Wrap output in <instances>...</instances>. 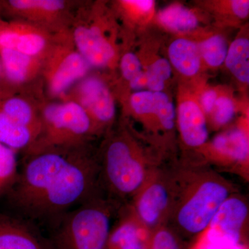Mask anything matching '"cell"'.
Returning <instances> with one entry per match:
<instances>
[{
  "mask_svg": "<svg viewBox=\"0 0 249 249\" xmlns=\"http://www.w3.org/2000/svg\"><path fill=\"white\" fill-rule=\"evenodd\" d=\"M74 39L80 55L89 65L104 67L114 57V49L96 28H77Z\"/></svg>",
  "mask_w": 249,
  "mask_h": 249,
  "instance_id": "cell-10",
  "label": "cell"
},
{
  "mask_svg": "<svg viewBox=\"0 0 249 249\" xmlns=\"http://www.w3.org/2000/svg\"><path fill=\"white\" fill-rule=\"evenodd\" d=\"M19 34L14 32L1 33L0 34V48L16 49Z\"/></svg>",
  "mask_w": 249,
  "mask_h": 249,
  "instance_id": "cell-32",
  "label": "cell"
},
{
  "mask_svg": "<svg viewBox=\"0 0 249 249\" xmlns=\"http://www.w3.org/2000/svg\"><path fill=\"white\" fill-rule=\"evenodd\" d=\"M217 99V95L215 91L213 89L207 90L203 93L201 96V106L203 109L206 113H210L213 109L216 101Z\"/></svg>",
  "mask_w": 249,
  "mask_h": 249,
  "instance_id": "cell-31",
  "label": "cell"
},
{
  "mask_svg": "<svg viewBox=\"0 0 249 249\" xmlns=\"http://www.w3.org/2000/svg\"><path fill=\"white\" fill-rule=\"evenodd\" d=\"M214 107L216 110L214 119L219 125L227 124L235 115V105L231 98L226 96L217 98Z\"/></svg>",
  "mask_w": 249,
  "mask_h": 249,
  "instance_id": "cell-28",
  "label": "cell"
},
{
  "mask_svg": "<svg viewBox=\"0 0 249 249\" xmlns=\"http://www.w3.org/2000/svg\"><path fill=\"white\" fill-rule=\"evenodd\" d=\"M125 4L130 5L132 7L142 13H148L154 6V1L150 0H129L124 1Z\"/></svg>",
  "mask_w": 249,
  "mask_h": 249,
  "instance_id": "cell-34",
  "label": "cell"
},
{
  "mask_svg": "<svg viewBox=\"0 0 249 249\" xmlns=\"http://www.w3.org/2000/svg\"><path fill=\"white\" fill-rule=\"evenodd\" d=\"M231 249H245L244 248L243 246L240 245H237V246H235V247H232V248Z\"/></svg>",
  "mask_w": 249,
  "mask_h": 249,
  "instance_id": "cell-36",
  "label": "cell"
},
{
  "mask_svg": "<svg viewBox=\"0 0 249 249\" xmlns=\"http://www.w3.org/2000/svg\"><path fill=\"white\" fill-rule=\"evenodd\" d=\"M173 174L175 196L167 225L176 233L201 235L235 189L211 169H178Z\"/></svg>",
  "mask_w": 249,
  "mask_h": 249,
  "instance_id": "cell-2",
  "label": "cell"
},
{
  "mask_svg": "<svg viewBox=\"0 0 249 249\" xmlns=\"http://www.w3.org/2000/svg\"><path fill=\"white\" fill-rule=\"evenodd\" d=\"M80 91L83 104L98 121L108 122L112 119L115 114L114 100L101 80L95 78L85 80Z\"/></svg>",
  "mask_w": 249,
  "mask_h": 249,
  "instance_id": "cell-11",
  "label": "cell"
},
{
  "mask_svg": "<svg viewBox=\"0 0 249 249\" xmlns=\"http://www.w3.org/2000/svg\"><path fill=\"white\" fill-rule=\"evenodd\" d=\"M155 168H150L123 139L113 141L100 167V181L112 199L133 198Z\"/></svg>",
  "mask_w": 249,
  "mask_h": 249,
  "instance_id": "cell-4",
  "label": "cell"
},
{
  "mask_svg": "<svg viewBox=\"0 0 249 249\" xmlns=\"http://www.w3.org/2000/svg\"><path fill=\"white\" fill-rule=\"evenodd\" d=\"M168 55L173 66L184 76H194L199 71L201 54L195 42L186 39H178L170 45Z\"/></svg>",
  "mask_w": 249,
  "mask_h": 249,
  "instance_id": "cell-13",
  "label": "cell"
},
{
  "mask_svg": "<svg viewBox=\"0 0 249 249\" xmlns=\"http://www.w3.org/2000/svg\"><path fill=\"white\" fill-rule=\"evenodd\" d=\"M231 7L234 14L240 18L249 16V1L246 0H234L231 1Z\"/></svg>",
  "mask_w": 249,
  "mask_h": 249,
  "instance_id": "cell-33",
  "label": "cell"
},
{
  "mask_svg": "<svg viewBox=\"0 0 249 249\" xmlns=\"http://www.w3.org/2000/svg\"><path fill=\"white\" fill-rule=\"evenodd\" d=\"M10 4L18 9H42L57 11L63 8V2L58 0H11Z\"/></svg>",
  "mask_w": 249,
  "mask_h": 249,
  "instance_id": "cell-29",
  "label": "cell"
},
{
  "mask_svg": "<svg viewBox=\"0 0 249 249\" xmlns=\"http://www.w3.org/2000/svg\"><path fill=\"white\" fill-rule=\"evenodd\" d=\"M214 151L223 157L240 164L249 160V138L241 129H233L214 137L212 142Z\"/></svg>",
  "mask_w": 249,
  "mask_h": 249,
  "instance_id": "cell-12",
  "label": "cell"
},
{
  "mask_svg": "<svg viewBox=\"0 0 249 249\" xmlns=\"http://www.w3.org/2000/svg\"><path fill=\"white\" fill-rule=\"evenodd\" d=\"M174 196L173 172L155 169L133 197L132 215L148 232L166 225Z\"/></svg>",
  "mask_w": 249,
  "mask_h": 249,
  "instance_id": "cell-5",
  "label": "cell"
},
{
  "mask_svg": "<svg viewBox=\"0 0 249 249\" xmlns=\"http://www.w3.org/2000/svg\"><path fill=\"white\" fill-rule=\"evenodd\" d=\"M159 20L170 30L186 32L196 29L198 19L191 10L178 4L171 5L160 11Z\"/></svg>",
  "mask_w": 249,
  "mask_h": 249,
  "instance_id": "cell-17",
  "label": "cell"
},
{
  "mask_svg": "<svg viewBox=\"0 0 249 249\" xmlns=\"http://www.w3.org/2000/svg\"><path fill=\"white\" fill-rule=\"evenodd\" d=\"M121 71L126 80L130 81L142 71V65L138 57L135 54H124L121 60Z\"/></svg>",
  "mask_w": 249,
  "mask_h": 249,
  "instance_id": "cell-30",
  "label": "cell"
},
{
  "mask_svg": "<svg viewBox=\"0 0 249 249\" xmlns=\"http://www.w3.org/2000/svg\"><path fill=\"white\" fill-rule=\"evenodd\" d=\"M145 73L147 87L150 91L160 92L164 89L165 80L169 79L171 76V66L166 59H159L149 67Z\"/></svg>",
  "mask_w": 249,
  "mask_h": 249,
  "instance_id": "cell-23",
  "label": "cell"
},
{
  "mask_svg": "<svg viewBox=\"0 0 249 249\" xmlns=\"http://www.w3.org/2000/svg\"><path fill=\"white\" fill-rule=\"evenodd\" d=\"M45 45V40L42 36L37 34H25L19 36L15 49L30 56L38 53Z\"/></svg>",
  "mask_w": 249,
  "mask_h": 249,
  "instance_id": "cell-27",
  "label": "cell"
},
{
  "mask_svg": "<svg viewBox=\"0 0 249 249\" xmlns=\"http://www.w3.org/2000/svg\"><path fill=\"white\" fill-rule=\"evenodd\" d=\"M32 139L31 129L10 119L0 111V142L16 150L27 146Z\"/></svg>",
  "mask_w": 249,
  "mask_h": 249,
  "instance_id": "cell-18",
  "label": "cell"
},
{
  "mask_svg": "<svg viewBox=\"0 0 249 249\" xmlns=\"http://www.w3.org/2000/svg\"><path fill=\"white\" fill-rule=\"evenodd\" d=\"M147 249H182L178 233L168 225H163L149 233Z\"/></svg>",
  "mask_w": 249,
  "mask_h": 249,
  "instance_id": "cell-22",
  "label": "cell"
},
{
  "mask_svg": "<svg viewBox=\"0 0 249 249\" xmlns=\"http://www.w3.org/2000/svg\"><path fill=\"white\" fill-rule=\"evenodd\" d=\"M118 209L112 198L98 193L55 221L52 249H107L111 221Z\"/></svg>",
  "mask_w": 249,
  "mask_h": 249,
  "instance_id": "cell-3",
  "label": "cell"
},
{
  "mask_svg": "<svg viewBox=\"0 0 249 249\" xmlns=\"http://www.w3.org/2000/svg\"><path fill=\"white\" fill-rule=\"evenodd\" d=\"M143 228L133 215L123 219L111 231L107 249H147V242L142 236Z\"/></svg>",
  "mask_w": 249,
  "mask_h": 249,
  "instance_id": "cell-14",
  "label": "cell"
},
{
  "mask_svg": "<svg viewBox=\"0 0 249 249\" xmlns=\"http://www.w3.org/2000/svg\"><path fill=\"white\" fill-rule=\"evenodd\" d=\"M156 106L155 113L162 127L165 130H172L175 126V106L170 101L168 95L164 92H155Z\"/></svg>",
  "mask_w": 249,
  "mask_h": 249,
  "instance_id": "cell-25",
  "label": "cell"
},
{
  "mask_svg": "<svg viewBox=\"0 0 249 249\" xmlns=\"http://www.w3.org/2000/svg\"><path fill=\"white\" fill-rule=\"evenodd\" d=\"M30 223L0 212V249H52Z\"/></svg>",
  "mask_w": 249,
  "mask_h": 249,
  "instance_id": "cell-8",
  "label": "cell"
},
{
  "mask_svg": "<svg viewBox=\"0 0 249 249\" xmlns=\"http://www.w3.org/2000/svg\"><path fill=\"white\" fill-rule=\"evenodd\" d=\"M45 117L55 136L80 137L91 128V121L84 108L76 103L51 105L46 108Z\"/></svg>",
  "mask_w": 249,
  "mask_h": 249,
  "instance_id": "cell-7",
  "label": "cell"
},
{
  "mask_svg": "<svg viewBox=\"0 0 249 249\" xmlns=\"http://www.w3.org/2000/svg\"><path fill=\"white\" fill-rule=\"evenodd\" d=\"M131 88L134 90H141L147 87L146 73L144 71L141 72L133 79L129 81Z\"/></svg>",
  "mask_w": 249,
  "mask_h": 249,
  "instance_id": "cell-35",
  "label": "cell"
},
{
  "mask_svg": "<svg viewBox=\"0 0 249 249\" xmlns=\"http://www.w3.org/2000/svg\"><path fill=\"white\" fill-rule=\"evenodd\" d=\"M100 166L85 156L40 152L26 163L5 194L28 222H55L101 193Z\"/></svg>",
  "mask_w": 249,
  "mask_h": 249,
  "instance_id": "cell-1",
  "label": "cell"
},
{
  "mask_svg": "<svg viewBox=\"0 0 249 249\" xmlns=\"http://www.w3.org/2000/svg\"><path fill=\"white\" fill-rule=\"evenodd\" d=\"M6 76L13 81L20 82L27 76L30 56L14 49L0 48Z\"/></svg>",
  "mask_w": 249,
  "mask_h": 249,
  "instance_id": "cell-19",
  "label": "cell"
},
{
  "mask_svg": "<svg viewBox=\"0 0 249 249\" xmlns=\"http://www.w3.org/2000/svg\"><path fill=\"white\" fill-rule=\"evenodd\" d=\"M248 215L245 198L232 195L214 214L197 249H231L240 245Z\"/></svg>",
  "mask_w": 249,
  "mask_h": 249,
  "instance_id": "cell-6",
  "label": "cell"
},
{
  "mask_svg": "<svg viewBox=\"0 0 249 249\" xmlns=\"http://www.w3.org/2000/svg\"><path fill=\"white\" fill-rule=\"evenodd\" d=\"M89 69V63L80 53H73L60 64L52 82V91L59 94L68 89L76 80L84 76Z\"/></svg>",
  "mask_w": 249,
  "mask_h": 249,
  "instance_id": "cell-15",
  "label": "cell"
},
{
  "mask_svg": "<svg viewBox=\"0 0 249 249\" xmlns=\"http://www.w3.org/2000/svg\"><path fill=\"white\" fill-rule=\"evenodd\" d=\"M1 111L16 124L30 128L32 112L25 101L19 98H11L4 103Z\"/></svg>",
  "mask_w": 249,
  "mask_h": 249,
  "instance_id": "cell-24",
  "label": "cell"
},
{
  "mask_svg": "<svg viewBox=\"0 0 249 249\" xmlns=\"http://www.w3.org/2000/svg\"><path fill=\"white\" fill-rule=\"evenodd\" d=\"M203 58L211 67H219L227 57L228 46L221 36H214L204 41L199 47Z\"/></svg>",
  "mask_w": 249,
  "mask_h": 249,
  "instance_id": "cell-21",
  "label": "cell"
},
{
  "mask_svg": "<svg viewBox=\"0 0 249 249\" xmlns=\"http://www.w3.org/2000/svg\"><path fill=\"white\" fill-rule=\"evenodd\" d=\"M178 123L181 138L188 146L200 147L206 143L209 130L204 114L197 103L193 101L181 103Z\"/></svg>",
  "mask_w": 249,
  "mask_h": 249,
  "instance_id": "cell-9",
  "label": "cell"
},
{
  "mask_svg": "<svg viewBox=\"0 0 249 249\" xmlns=\"http://www.w3.org/2000/svg\"><path fill=\"white\" fill-rule=\"evenodd\" d=\"M18 175L14 150L0 142V196L5 194L12 186Z\"/></svg>",
  "mask_w": 249,
  "mask_h": 249,
  "instance_id": "cell-20",
  "label": "cell"
},
{
  "mask_svg": "<svg viewBox=\"0 0 249 249\" xmlns=\"http://www.w3.org/2000/svg\"><path fill=\"white\" fill-rule=\"evenodd\" d=\"M130 103L134 111L139 115L155 113L156 101L153 91H142L133 93L130 98Z\"/></svg>",
  "mask_w": 249,
  "mask_h": 249,
  "instance_id": "cell-26",
  "label": "cell"
},
{
  "mask_svg": "<svg viewBox=\"0 0 249 249\" xmlns=\"http://www.w3.org/2000/svg\"><path fill=\"white\" fill-rule=\"evenodd\" d=\"M249 42L246 38H238L232 42L228 49L226 65L237 79L249 83Z\"/></svg>",
  "mask_w": 249,
  "mask_h": 249,
  "instance_id": "cell-16",
  "label": "cell"
},
{
  "mask_svg": "<svg viewBox=\"0 0 249 249\" xmlns=\"http://www.w3.org/2000/svg\"><path fill=\"white\" fill-rule=\"evenodd\" d=\"M1 65H0V75H1Z\"/></svg>",
  "mask_w": 249,
  "mask_h": 249,
  "instance_id": "cell-37",
  "label": "cell"
}]
</instances>
